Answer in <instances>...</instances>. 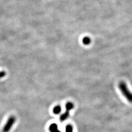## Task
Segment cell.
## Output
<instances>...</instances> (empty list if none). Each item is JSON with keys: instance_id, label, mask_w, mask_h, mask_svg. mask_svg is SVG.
I'll return each mask as SVG.
<instances>
[{"instance_id": "9", "label": "cell", "mask_w": 132, "mask_h": 132, "mask_svg": "<svg viewBox=\"0 0 132 132\" xmlns=\"http://www.w3.org/2000/svg\"><path fill=\"white\" fill-rule=\"evenodd\" d=\"M6 75V72L5 71H0V78L4 77Z\"/></svg>"}, {"instance_id": "5", "label": "cell", "mask_w": 132, "mask_h": 132, "mask_svg": "<svg viewBox=\"0 0 132 132\" xmlns=\"http://www.w3.org/2000/svg\"><path fill=\"white\" fill-rule=\"evenodd\" d=\"M74 108V105L73 103L68 102L66 104V110L67 111H70Z\"/></svg>"}, {"instance_id": "7", "label": "cell", "mask_w": 132, "mask_h": 132, "mask_svg": "<svg viewBox=\"0 0 132 132\" xmlns=\"http://www.w3.org/2000/svg\"><path fill=\"white\" fill-rule=\"evenodd\" d=\"M82 41H83V43L84 45H89L90 44V42H91V39H90V37H86L83 38L82 40Z\"/></svg>"}, {"instance_id": "3", "label": "cell", "mask_w": 132, "mask_h": 132, "mask_svg": "<svg viewBox=\"0 0 132 132\" xmlns=\"http://www.w3.org/2000/svg\"><path fill=\"white\" fill-rule=\"evenodd\" d=\"M58 128L57 124L52 123L49 127V131L50 132H61Z\"/></svg>"}, {"instance_id": "8", "label": "cell", "mask_w": 132, "mask_h": 132, "mask_svg": "<svg viewBox=\"0 0 132 132\" xmlns=\"http://www.w3.org/2000/svg\"><path fill=\"white\" fill-rule=\"evenodd\" d=\"M66 132H73V127L70 124H68L66 127Z\"/></svg>"}, {"instance_id": "4", "label": "cell", "mask_w": 132, "mask_h": 132, "mask_svg": "<svg viewBox=\"0 0 132 132\" xmlns=\"http://www.w3.org/2000/svg\"><path fill=\"white\" fill-rule=\"evenodd\" d=\"M69 111H66L64 113H63L62 115L60 116V117H59V121L61 122H63L65 120H66L68 118V117H69Z\"/></svg>"}, {"instance_id": "6", "label": "cell", "mask_w": 132, "mask_h": 132, "mask_svg": "<svg viewBox=\"0 0 132 132\" xmlns=\"http://www.w3.org/2000/svg\"><path fill=\"white\" fill-rule=\"evenodd\" d=\"M61 107L59 105L55 106L53 109V112L54 114H55V115H58V114H59L61 112Z\"/></svg>"}, {"instance_id": "1", "label": "cell", "mask_w": 132, "mask_h": 132, "mask_svg": "<svg viewBox=\"0 0 132 132\" xmlns=\"http://www.w3.org/2000/svg\"><path fill=\"white\" fill-rule=\"evenodd\" d=\"M118 87L121 93L129 102L132 103V93L129 90L126 84L123 82L119 83Z\"/></svg>"}, {"instance_id": "2", "label": "cell", "mask_w": 132, "mask_h": 132, "mask_svg": "<svg viewBox=\"0 0 132 132\" xmlns=\"http://www.w3.org/2000/svg\"><path fill=\"white\" fill-rule=\"evenodd\" d=\"M16 118L14 116H11L8 118L6 123L3 128V132H9L16 122Z\"/></svg>"}]
</instances>
